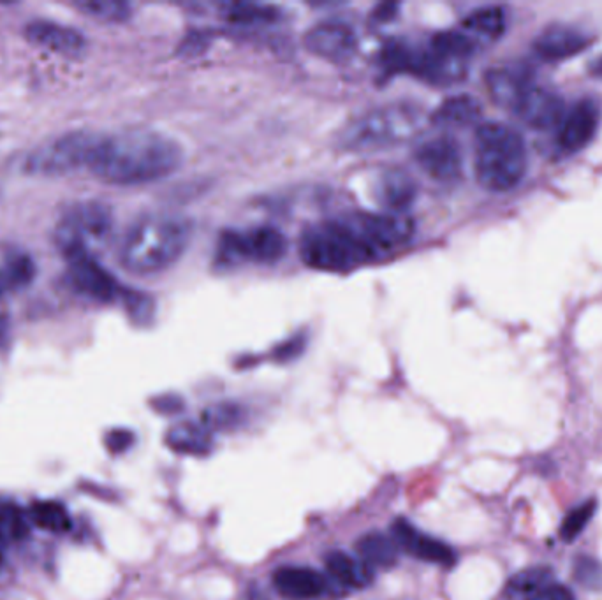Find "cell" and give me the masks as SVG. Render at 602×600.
<instances>
[{
	"instance_id": "obj_31",
	"label": "cell",
	"mask_w": 602,
	"mask_h": 600,
	"mask_svg": "<svg viewBox=\"0 0 602 600\" xmlns=\"http://www.w3.org/2000/svg\"><path fill=\"white\" fill-rule=\"evenodd\" d=\"M29 535V521L13 502H0V539L23 541Z\"/></svg>"
},
{
	"instance_id": "obj_19",
	"label": "cell",
	"mask_w": 602,
	"mask_h": 600,
	"mask_svg": "<svg viewBox=\"0 0 602 600\" xmlns=\"http://www.w3.org/2000/svg\"><path fill=\"white\" fill-rule=\"evenodd\" d=\"M486 85L495 103L514 110V106L522 99L523 94L530 87H534V81L527 67L500 66L488 71Z\"/></svg>"
},
{
	"instance_id": "obj_27",
	"label": "cell",
	"mask_w": 602,
	"mask_h": 600,
	"mask_svg": "<svg viewBox=\"0 0 602 600\" xmlns=\"http://www.w3.org/2000/svg\"><path fill=\"white\" fill-rule=\"evenodd\" d=\"M29 516L37 527L43 528L46 532H52V534H66L73 528V521H71L66 505L55 502V500L36 502L30 507Z\"/></svg>"
},
{
	"instance_id": "obj_23",
	"label": "cell",
	"mask_w": 602,
	"mask_h": 600,
	"mask_svg": "<svg viewBox=\"0 0 602 600\" xmlns=\"http://www.w3.org/2000/svg\"><path fill=\"white\" fill-rule=\"evenodd\" d=\"M462 30L476 44L478 41H495L506 30V11L502 8L478 9L463 22Z\"/></svg>"
},
{
	"instance_id": "obj_35",
	"label": "cell",
	"mask_w": 602,
	"mask_h": 600,
	"mask_svg": "<svg viewBox=\"0 0 602 600\" xmlns=\"http://www.w3.org/2000/svg\"><path fill=\"white\" fill-rule=\"evenodd\" d=\"M236 22H261V20H272L273 9L259 8V6H235L229 13Z\"/></svg>"
},
{
	"instance_id": "obj_17",
	"label": "cell",
	"mask_w": 602,
	"mask_h": 600,
	"mask_svg": "<svg viewBox=\"0 0 602 600\" xmlns=\"http://www.w3.org/2000/svg\"><path fill=\"white\" fill-rule=\"evenodd\" d=\"M25 37L30 43L69 59L81 57L87 48V41L78 30L46 20L29 23L25 27Z\"/></svg>"
},
{
	"instance_id": "obj_9",
	"label": "cell",
	"mask_w": 602,
	"mask_h": 600,
	"mask_svg": "<svg viewBox=\"0 0 602 600\" xmlns=\"http://www.w3.org/2000/svg\"><path fill=\"white\" fill-rule=\"evenodd\" d=\"M351 220L377 256L402 247L414 233V220L405 213H361Z\"/></svg>"
},
{
	"instance_id": "obj_40",
	"label": "cell",
	"mask_w": 602,
	"mask_h": 600,
	"mask_svg": "<svg viewBox=\"0 0 602 600\" xmlns=\"http://www.w3.org/2000/svg\"><path fill=\"white\" fill-rule=\"evenodd\" d=\"M249 600H266V595L261 593V590H256V592H249Z\"/></svg>"
},
{
	"instance_id": "obj_4",
	"label": "cell",
	"mask_w": 602,
	"mask_h": 600,
	"mask_svg": "<svg viewBox=\"0 0 602 600\" xmlns=\"http://www.w3.org/2000/svg\"><path fill=\"white\" fill-rule=\"evenodd\" d=\"M425 124V111L416 104H386L354 118L340 143L349 152L384 150L418 138Z\"/></svg>"
},
{
	"instance_id": "obj_21",
	"label": "cell",
	"mask_w": 602,
	"mask_h": 600,
	"mask_svg": "<svg viewBox=\"0 0 602 600\" xmlns=\"http://www.w3.org/2000/svg\"><path fill=\"white\" fill-rule=\"evenodd\" d=\"M166 446L175 453L201 458L212 453V432L201 423L182 421L169 428L166 433Z\"/></svg>"
},
{
	"instance_id": "obj_20",
	"label": "cell",
	"mask_w": 602,
	"mask_h": 600,
	"mask_svg": "<svg viewBox=\"0 0 602 600\" xmlns=\"http://www.w3.org/2000/svg\"><path fill=\"white\" fill-rule=\"evenodd\" d=\"M324 564L331 581L344 592L347 588H365L374 581V569L361 560H354L344 551H330Z\"/></svg>"
},
{
	"instance_id": "obj_30",
	"label": "cell",
	"mask_w": 602,
	"mask_h": 600,
	"mask_svg": "<svg viewBox=\"0 0 602 600\" xmlns=\"http://www.w3.org/2000/svg\"><path fill=\"white\" fill-rule=\"evenodd\" d=\"M243 421V410L235 403H217L201 414V425H205L210 432H229L235 430Z\"/></svg>"
},
{
	"instance_id": "obj_18",
	"label": "cell",
	"mask_w": 602,
	"mask_h": 600,
	"mask_svg": "<svg viewBox=\"0 0 602 600\" xmlns=\"http://www.w3.org/2000/svg\"><path fill=\"white\" fill-rule=\"evenodd\" d=\"M588 46V36L569 25H551L534 39V52L537 53V57L548 62L573 59L585 52Z\"/></svg>"
},
{
	"instance_id": "obj_33",
	"label": "cell",
	"mask_w": 602,
	"mask_h": 600,
	"mask_svg": "<svg viewBox=\"0 0 602 600\" xmlns=\"http://www.w3.org/2000/svg\"><path fill=\"white\" fill-rule=\"evenodd\" d=\"M574 579L587 590H602V564L594 557H580L574 562Z\"/></svg>"
},
{
	"instance_id": "obj_32",
	"label": "cell",
	"mask_w": 602,
	"mask_h": 600,
	"mask_svg": "<svg viewBox=\"0 0 602 600\" xmlns=\"http://www.w3.org/2000/svg\"><path fill=\"white\" fill-rule=\"evenodd\" d=\"M595 509H597V502L595 500H588V502L578 505L576 509L567 514L566 520H564L562 527H560L562 539L566 542L574 541L585 530L588 521L594 518Z\"/></svg>"
},
{
	"instance_id": "obj_6",
	"label": "cell",
	"mask_w": 602,
	"mask_h": 600,
	"mask_svg": "<svg viewBox=\"0 0 602 600\" xmlns=\"http://www.w3.org/2000/svg\"><path fill=\"white\" fill-rule=\"evenodd\" d=\"M113 229L110 208L99 201H83L71 206L55 227V243L64 256H94L108 242Z\"/></svg>"
},
{
	"instance_id": "obj_24",
	"label": "cell",
	"mask_w": 602,
	"mask_h": 600,
	"mask_svg": "<svg viewBox=\"0 0 602 600\" xmlns=\"http://www.w3.org/2000/svg\"><path fill=\"white\" fill-rule=\"evenodd\" d=\"M36 277V264L25 252L13 250L0 268V291H16L29 286Z\"/></svg>"
},
{
	"instance_id": "obj_16",
	"label": "cell",
	"mask_w": 602,
	"mask_h": 600,
	"mask_svg": "<svg viewBox=\"0 0 602 600\" xmlns=\"http://www.w3.org/2000/svg\"><path fill=\"white\" fill-rule=\"evenodd\" d=\"M273 586L287 600H316L330 595L333 581L310 567L287 565L275 571Z\"/></svg>"
},
{
	"instance_id": "obj_25",
	"label": "cell",
	"mask_w": 602,
	"mask_h": 600,
	"mask_svg": "<svg viewBox=\"0 0 602 600\" xmlns=\"http://www.w3.org/2000/svg\"><path fill=\"white\" fill-rule=\"evenodd\" d=\"M481 115V104L470 96L449 97L446 103L439 106V110L435 111L432 120L437 124L463 125L474 124Z\"/></svg>"
},
{
	"instance_id": "obj_2",
	"label": "cell",
	"mask_w": 602,
	"mask_h": 600,
	"mask_svg": "<svg viewBox=\"0 0 602 600\" xmlns=\"http://www.w3.org/2000/svg\"><path fill=\"white\" fill-rule=\"evenodd\" d=\"M191 242V224L171 213H152L136 220L125 233L118 259L136 275L168 270L184 256Z\"/></svg>"
},
{
	"instance_id": "obj_26",
	"label": "cell",
	"mask_w": 602,
	"mask_h": 600,
	"mask_svg": "<svg viewBox=\"0 0 602 600\" xmlns=\"http://www.w3.org/2000/svg\"><path fill=\"white\" fill-rule=\"evenodd\" d=\"M379 201L390 212L404 213L405 206L414 198V183L404 173H388L379 182Z\"/></svg>"
},
{
	"instance_id": "obj_28",
	"label": "cell",
	"mask_w": 602,
	"mask_h": 600,
	"mask_svg": "<svg viewBox=\"0 0 602 600\" xmlns=\"http://www.w3.org/2000/svg\"><path fill=\"white\" fill-rule=\"evenodd\" d=\"M553 572L548 567H534L527 571L514 574L513 578L507 581L506 595L509 599H522L543 590L544 586L551 585Z\"/></svg>"
},
{
	"instance_id": "obj_11",
	"label": "cell",
	"mask_w": 602,
	"mask_h": 600,
	"mask_svg": "<svg viewBox=\"0 0 602 600\" xmlns=\"http://www.w3.org/2000/svg\"><path fill=\"white\" fill-rule=\"evenodd\" d=\"M416 161L435 182L455 183L462 176V152L451 136H435L421 143Z\"/></svg>"
},
{
	"instance_id": "obj_8",
	"label": "cell",
	"mask_w": 602,
	"mask_h": 600,
	"mask_svg": "<svg viewBox=\"0 0 602 600\" xmlns=\"http://www.w3.org/2000/svg\"><path fill=\"white\" fill-rule=\"evenodd\" d=\"M286 236L277 227L257 226L222 238L221 257L228 263H277L286 254Z\"/></svg>"
},
{
	"instance_id": "obj_7",
	"label": "cell",
	"mask_w": 602,
	"mask_h": 600,
	"mask_svg": "<svg viewBox=\"0 0 602 600\" xmlns=\"http://www.w3.org/2000/svg\"><path fill=\"white\" fill-rule=\"evenodd\" d=\"M94 138L96 132H67L29 154L23 162V171L29 175L57 176L87 168Z\"/></svg>"
},
{
	"instance_id": "obj_1",
	"label": "cell",
	"mask_w": 602,
	"mask_h": 600,
	"mask_svg": "<svg viewBox=\"0 0 602 600\" xmlns=\"http://www.w3.org/2000/svg\"><path fill=\"white\" fill-rule=\"evenodd\" d=\"M184 152L177 141L161 132L131 129L117 134H97L87 168L113 185H141L166 178L182 164Z\"/></svg>"
},
{
	"instance_id": "obj_29",
	"label": "cell",
	"mask_w": 602,
	"mask_h": 600,
	"mask_svg": "<svg viewBox=\"0 0 602 600\" xmlns=\"http://www.w3.org/2000/svg\"><path fill=\"white\" fill-rule=\"evenodd\" d=\"M74 8L104 23L125 22L131 16V6L118 0H80L74 2Z\"/></svg>"
},
{
	"instance_id": "obj_36",
	"label": "cell",
	"mask_w": 602,
	"mask_h": 600,
	"mask_svg": "<svg viewBox=\"0 0 602 600\" xmlns=\"http://www.w3.org/2000/svg\"><path fill=\"white\" fill-rule=\"evenodd\" d=\"M527 600H576L574 599L573 592L562 585H548L544 586L543 590L530 595Z\"/></svg>"
},
{
	"instance_id": "obj_22",
	"label": "cell",
	"mask_w": 602,
	"mask_h": 600,
	"mask_svg": "<svg viewBox=\"0 0 602 600\" xmlns=\"http://www.w3.org/2000/svg\"><path fill=\"white\" fill-rule=\"evenodd\" d=\"M361 562L372 569H391L398 564V546L388 535L370 532L356 542Z\"/></svg>"
},
{
	"instance_id": "obj_3",
	"label": "cell",
	"mask_w": 602,
	"mask_h": 600,
	"mask_svg": "<svg viewBox=\"0 0 602 600\" xmlns=\"http://www.w3.org/2000/svg\"><path fill=\"white\" fill-rule=\"evenodd\" d=\"M474 168L486 191L514 189L527 173V148L520 132L499 122L481 125L476 132Z\"/></svg>"
},
{
	"instance_id": "obj_13",
	"label": "cell",
	"mask_w": 602,
	"mask_h": 600,
	"mask_svg": "<svg viewBox=\"0 0 602 600\" xmlns=\"http://www.w3.org/2000/svg\"><path fill=\"white\" fill-rule=\"evenodd\" d=\"M305 46L316 57L342 64L356 52L358 37L346 23L323 22L307 32Z\"/></svg>"
},
{
	"instance_id": "obj_15",
	"label": "cell",
	"mask_w": 602,
	"mask_h": 600,
	"mask_svg": "<svg viewBox=\"0 0 602 600\" xmlns=\"http://www.w3.org/2000/svg\"><path fill=\"white\" fill-rule=\"evenodd\" d=\"M514 113L522 118L525 124L537 129L548 131L560 127L566 117L564 101L551 90L541 87H530L518 104L514 106Z\"/></svg>"
},
{
	"instance_id": "obj_12",
	"label": "cell",
	"mask_w": 602,
	"mask_h": 600,
	"mask_svg": "<svg viewBox=\"0 0 602 600\" xmlns=\"http://www.w3.org/2000/svg\"><path fill=\"white\" fill-rule=\"evenodd\" d=\"M391 535V539L397 542L398 549H404L405 553L428 564L453 567L458 560L455 549L449 544L430 535L421 534L418 528L405 518H398L391 525Z\"/></svg>"
},
{
	"instance_id": "obj_38",
	"label": "cell",
	"mask_w": 602,
	"mask_h": 600,
	"mask_svg": "<svg viewBox=\"0 0 602 600\" xmlns=\"http://www.w3.org/2000/svg\"><path fill=\"white\" fill-rule=\"evenodd\" d=\"M9 335V319L6 308L2 303V291H0V345L6 344Z\"/></svg>"
},
{
	"instance_id": "obj_37",
	"label": "cell",
	"mask_w": 602,
	"mask_h": 600,
	"mask_svg": "<svg viewBox=\"0 0 602 600\" xmlns=\"http://www.w3.org/2000/svg\"><path fill=\"white\" fill-rule=\"evenodd\" d=\"M152 407L161 414H178L184 410V400L175 395L161 396L152 402Z\"/></svg>"
},
{
	"instance_id": "obj_34",
	"label": "cell",
	"mask_w": 602,
	"mask_h": 600,
	"mask_svg": "<svg viewBox=\"0 0 602 600\" xmlns=\"http://www.w3.org/2000/svg\"><path fill=\"white\" fill-rule=\"evenodd\" d=\"M134 433L125 428H115L111 432L106 433L104 437V446L111 454H124L134 446Z\"/></svg>"
},
{
	"instance_id": "obj_10",
	"label": "cell",
	"mask_w": 602,
	"mask_h": 600,
	"mask_svg": "<svg viewBox=\"0 0 602 600\" xmlns=\"http://www.w3.org/2000/svg\"><path fill=\"white\" fill-rule=\"evenodd\" d=\"M66 259L67 279L74 291H78L83 296H89L92 300L101 301V303H110L118 298L120 287H118L117 280L113 279V275L97 263L96 256L76 254V256L66 257Z\"/></svg>"
},
{
	"instance_id": "obj_5",
	"label": "cell",
	"mask_w": 602,
	"mask_h": 600,
	"mask_svg": "<svg viewBox=\"0 0 602 600\" xmlns=\"http://www.w3.org/2000/svg\"><path fill=\"white\" fill-rule=\"evenodd\" d=\"M300 254L310 268L323 271L354 270L377 257L351 219L307 229L301 236Z\"/></svg>"
},
{
	"instance_id": "obj_14",
	"label": "cell",
	"mask_w": 602,
	"mask_h": 600,
	"mask_svg": "<svg viewBox=\"0 0 602 600\" xmlns=\"http://www.w3.org/2000/svg\"><path fill=\"white\" fill-rule=\"evenodd\" d=\"M601 124V108L592 99H583L566 113L558 127V145L567 154H576L587 148Z\"/></svg>"
},
{
	"instance_id": "obj_39",
	"label": "cell",
	"mask_w": 602,
	"mask_h": 600,
	"mask_svg": "<svg viewBox=\"0 0 602 600\" xmlns=\"http://www.w3.org/2000/svg\"><path fill=\"white\" fill-rule=\"evenodd\" d=\"M588 73L592 74L594 78H599V80H602V55H599L597 59L590 62V66H588Z\"/></svg>"
}]
</instances>
